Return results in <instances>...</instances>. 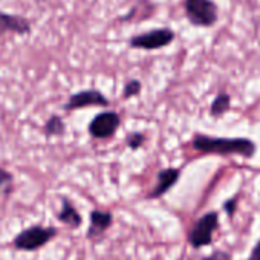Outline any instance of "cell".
Masks as SVG:
<instances>
[{
  "label": "cell",
  "mask_w": 260,
  "mask_h": 260,
  "mask_svg": "<svg viewBox=\"0 0 260 260\" xmlns=\"http://www.w3.org/2000/svg\"><path fill=\"white\" fill-rule=\"evenodd\" d=\"M191 147L196 152L207 155H239L245 158L254 156L257 147L248 138H216L196 134L191 140Z\"/></svg>",
  "instance_id": "6da1fadb"
},
{
  "label": "cell",
  "mask_w": 260,
  "mask_h": 260,
  "mask_svg": "<svg viewBox=\"0 0 260 260\" xmlns=\"http://www.w3.org/2000/svg\"><path fill=\"white\" fill-rule=\"evenodd\" d=\"M60 234L58 228L52 225H31L25 230H22L19 234L13 239V246L17 251L22 252H34L42 248H45L48 243H51L57 236Z\"/></svg>",
  "instance_id": "7a4b0ae2"
},
{
  "label": "cell",
  "mask_w": 260,
  "mask_h": 260,
  "mask_svg": "<svg viewBox=\"0 0 260 260\" xmlns=\"http://www.w3.org/2000/svg\"><path fill=\"white\" fill-rule=\"evenodd\" d=\"M184 8L188 22L194 26L210 28L219 19L217 5L213 0H185Z\"/></svg>",
  "instance_id": "3957f363"
},
{
  "label": "cell",
  "mask_w": 260,
  "mask_h": 260,
  "mask_svg": "<svg viewBox=\"0 0 260 260\" xmlns=\"http://www.w3.org/2000/svg\"><path fill=\"white\" fill-rule=\"evenodd\" d=\"M219 228V214L216 211H210L199 217L188 233V243L193 248H202L211 245L213 234Z\"/></svg>",
  "instance_id": "277c9868"
},
{
  "label": "cell",
  "mask_w": 260,
  "mask_h": 260,
  "mask_svg": "<svg viewBox=\"0 0 260 260\" xmlns=\"http://www.w3.org/2000/svg\"><path fill=\"white\" fill-rule=\"evenodd\" d=\"M121 124V116L115 110H106L92 118L87 125V132L93 140L112 138Z\"/></svg>",
  "instance_id": "5b68a950"
},
{
  "label": "cell",
  "mask_w": 260,
  "mask_h": 260,
  "mask_svg": "<svg viewBox=\"0 0 260 260\" xmlns=\"http://www.w3.org/2000/svg\"><path fill=\"white\" fill-rule=\"evenodd\" d=\"M173 40H175V32L172 29L159 28V29H152L149 32L132 37L130 39V46L135 49L156 51V49L169 46Z\"/></svg>",
  "instance_id": "8992f818"
},
{
  "label": "cell",
  "mask_w": 260,
  "mask_h": 260,
  "mask_svg": "<svg viewBox=\"0 0 260 260\" xmlns=\"http://www.w3.org/2000/svg\"><path fill=\"white\" fill-rule=\"evenodd\" d=\"M93 106L106 107V106H109V100L104 96L103 92H100L96 89H84V90L72 93L68 98V101L63 104V110L74 112V110H80L84 107H93Z\"/></svg>",
  "instance_id": "52a82bcc"
},
{
  "label": "cell",
  "mask_w": 260,
  "mask_h": 260,
  "mask_svg": "<svg viewBox=\"0 0 260 260\" xmlns=\"http://www.w3.org/2000/svg\"><path fill=\"white\" fill-rule=\"evenodd\" d=\"M32 26L28 19L10 13L0 11V39L7 34H17V36H29Z\"/></svg>",
  "instance_id": "ba28073f"
},
{
  "label": "cell",
  "mask_w": 260,
  "mask_h": 260,
  "mask_svg": "<svg viewBox=\"0 0 260 260\" xmlns=\"http://www.w3.org/2000/svg\"><path fill=\"white\" fill-rule=\"evenodd\" d=\"M113 223V214L109 211L92 210L89 214V226L86 231V237L89 240L100 239Z\"/></svg>",
  "instance_id": "9c48e42d"
},
{
  "label": "cell",
  "mask_w": 260,
  "mask_h": 260,
  "mask_svg": "<svg viewBox=\"0 0 260 260\" xmlns=\"http://www.w3.org/2000/svg\"><path fill=\"white\" fill-rule=\"evenodd\" d=\"M181 178V170L179 169H164L161 172H158V176H156V184L153 187V190L149 193V199H158L161 196H164L169 190H172L176 182L179 181Z\"/></svg>",
  "instance_id": "30bf717a"
},
{
  "label": "cell",
  "mask_w": 260,
  "mask_h": 260,
  "mask_svg": "<svg viewBox=\"0 0 260 260\" xmlns=\"http://www.w3.org/2000/svg\"><path fill=\"white\" fill-rule=\"evenodd\" d=\"M57 219H58V222H61L63 225H66L72 230L80 228L83 223V216L80 214V211L75 208V205L66 196L60 198V210L57 213Z\"/></svg>",
  "instance_id": "8fae6325"
},
{
  "label": "cell",
  "mask_w": 260,
  "mask_h": 260,
  "mask_svg": "<svg viewBox=\"0 0 260 260\" xmlns=\"http://www.w3.org/2000/svg\"><path fill=\"white\" fill-rule=\"evenodd\" d=\"M66 134V124L63 121V118L57 113L51 115L45 124H43V135L46 140L55 138V137H63Z\"/></svg>",
  "instance_id": "7c38bea8"
},
{
  "label": "cell",
  "mask_w": 260,
  "mask_h": 260,
  "mask_svg": "<svg viewBox=\"0 0 260 260\" xmlns=\"http://www.w3.org/2000/svg\"><path fill=\"white\" fill-rule=\"evenodd\" d=\"M231 109V96L226 92H220L210 106V115L213 118H220Z\"/></svg>",
  "instance_id": "4fadbf2b"
},
{
  "label": "cell",
  "mask_w": 260,
  "mask_h": 260,
  "mask_svg": "<svg viewBox=\"0 0 260 260\" xmlns=\"http://www.w3.org/2000/svg\"><path fill=\"white\" fill-rule=\"evenodd\" d=\"M13 187H14V175L10 170L0 167V198L10 194Z\"/></svg>",
  "instance_id": "5bb4252c"
},
{
  "label": "cell",
  "mask_w": 260,
  "mask_h": 260,
  "mask_svg": "<svg viewBox=\"0 0 260 260\" xmlns=\"http://www.w3.org/2000/svg\"><path fill=\"white\" fill-rule=\"evenodd\" d=\"M143 89V84L140 80H130L127 81V84L124 86V90H122V98L124 100H128V98H134L137 95H140Z\"/></svg>",
  "instance_id": "9a60e30c"
},
{
  "label": "cell",
  "mask_w": 260,
  "mask_h": 260,
  "mask_svg": "<svg viewBox=\"0 0 260 260\" xmlns=\"http://www.w3.org/2000/svg\"><path fill=\"white\" fill-rule=\"evenodd\" d=\"M146 143V137L140 132H134V134H128V137L125 138V144L130 150H138L144 146Z\"/></svg>",
  "instance_id": "2e32d148"
},
{
  "label": "cell",
  "mask_w": 260,
  "mask_h": 260,
  "mask_svg": "<svg viewBox=\"0 0 260 260\" xmlns=\"http://www.w3.org/2000/svg\"><path fill=\"white\" fill-rule=\"evenodd\" d=\"M237 202H239V198H231V199H228V201L223 202V211H225L230 217L236 213V210H237Z\"/></svg>",
  "instance_id": "e0dca14e"
},
{
  "label": "cell",
  "mask_w": 260,
  "mask_h": 260,
  "mask_svg": "<svg viewBox=\"0 0 260 260\" xmlns=\"http://www.w3.org/2000/svg\"><path fill=\"white\" fill-rule=\"evenodd\" d=\"M202 260H231V254L226 252V251H214L211 252L210 255H205L202 257Z\"/></svg>",
  "instance_id": "ac0fdd59"
},
{
  "label": "cell",
  "mask_w": 260,
  "mask_h": 260,
  "mask_svg": "<svg viewBox=\"0 0 260 260\" xmlns=\"http://www.w3.org/2000/svg\"><path fill=\"white\" fill-rule=\"evenodd\" d=\"M246 260H260V240L254 245V248H252V251Z\"/></svg>",
  "instance_id": "d6986e66"
}]
</instances>
